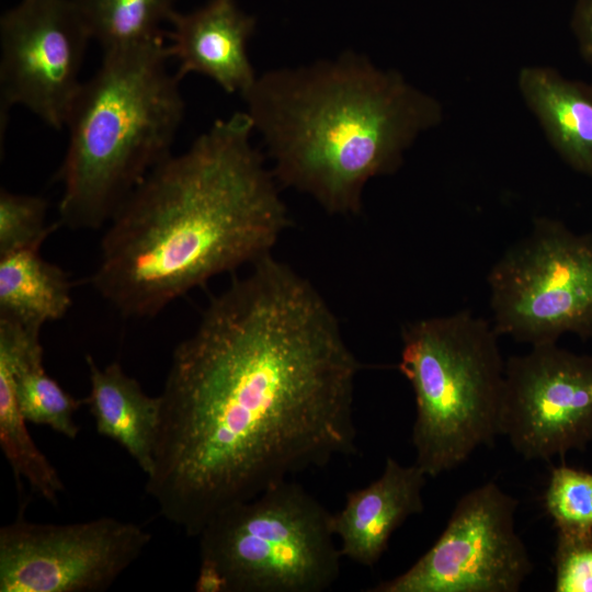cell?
I'll list each match as a JSON object with an SVG mask.
<instances>
[{
	"label": "cell",
	"mask_w": 592,
	"mask_h": 592,
	"mask_svg": "<svg viewBox=\"0 0 592 592\" xmlns=\"http://www.w3.org/2000/svg\"><path fill=\"white\" fill-rule=\"evenodd\" d=\"M554 563L556 592H592V532L558 533Z\"/></svg>",
	"instance_id": "7402d4cb"
},
{
	"label": "cell",
	"mask_w": 592,
	"mask_h": 592,
	"mask_svg": "<svg viewBox=\"0 0 592 592\" xmlns=\"http://www.w3.org/2000/svg\"><path fill=\"white\" fill-rule=\"evenodd\" d=\"M91 39L70 0H21L0 19L1 115L21 105L61 129Z\"/></svg>",
	"instance_id": "30bf717a"
},
{
	"label": "cell",
	"mask_w": 592,
	"mask_h": 592,
	"mask_svg": "<svg viewBox=\"0 0 592 592\" xmlns=\"http://www.w3.org/2000/svg\"><path fill=\"white\" fill-rule=\"evenodd\" d=\"M166 32L170 57L177 61V76L203 75L225 92L241 95L258 75L250 62L248 43L255 19L244 13L236 0H208L201 8L170 20Z\"/></svg>",
	"instance_id": "7c38bea8"
},
{
	"label": "cell",
	"mask_w": 592,
	"mask_h": 592,
	"mask_svg": "<svg viewBox=\"0 0 592 592\" xmlns=\"http://www.w3.org/2000/svg\"><path fill=\"white\" fill-rule=\"evenodd\" d=\"M246 112L170 155L107 223L91 277L126 318H152L210 278L271 254L289 225Z\"/></svg>",
	"instance_id": "7a4b0ae2"
},
{
	"label": "cell",
	"mask_w": 592,
	"mask_h": 592,
	"mask_svg": "<svg viewBox=\"0 0 592 592\" xmlns=\"http://www.w3.org/2000/svg\"><path fill=\"white\" fill-rule=\"evenodd\" d=\"M151 538L143 526L109 516L71 524L19 516L0 528V591H104Z\"/></svg>",
	"instance_id": "9c48e42d"
},
{
	"label": "cell",
	"mask_w": 592,
	"mask_h": 592,
	"mask_svg": "<svg viewBox=\"0 0 592 592\" xmlns=\"http://www.w3.org/2000/svg\"><path fill=\"white\" fill-rule=\"evenodd\" d=\"M174 348L145 490L197 537L224 509L356 451L361 363L328 303L271 254Z\"/></svg>",
	"instance_id": "6da1fadb"
},
{
	"label": "cell",
	"mask_w": 592,
	"mask_h": 592,
	"mask_svg": "<svg viewBox=\"0 0 592 592\" xmlns=\"http://www.w3.org/2000/svg\"><path fill=\"white\" fill-rule=\"evenodd\" d=\"M570 27L582 58L592 68V0H576Z\"/></svg>",
	"instance_id": "603a6c76"
},
{
	"label": "cell",
	"mask_w": 592,
	"mask_h": 592,
	"mask_svg": "<svg viewBox=\"0 0 592 592\" xmlns=\"http://www.w3.org/2000/svg\"><path fill=\"white\" fill-rule=\"evenodd\" d=\"M91 39L103 52L166 38L161 24L178 0H70Z\"/></svg>",
	"instance_id": "ac0fdd59"
},
{
	"label": "cell",
	"mask_w": 592,
	"mask_h": 592,
	"mask_svg": "<svg viewBox=\"0 0 592 592\" xmlns=\"http://www.w3.org/2000/svg\"><path fill=\"white\" fill-rule=\"evenodd\" d=\"M332 515L304 487L282 481L218 512L198 534L197 592H322L342 555Z\"/></svg>",
	"instance_id": "8992f818"
},
{
	"label": "cell",
	"mask_w": 592,
	"mask_h": 592,
	"mask_svg": "<svg viewBox=\"0 0 592 592\" xmlns=\"http://www.w3.org/2000/svg\"><path fill=\"white\" fill-rule=\"evenodd\" d=\"M426 474L417 464L403 466L388 457L379 478L350 491L343 508L332 515L340 553L355 563L372 567L383 556L394 532L423 511Z\"/></svg>",
	"instance_id": "4fadbf2b"
},
{
	"label": "cell",
	"mask_w": 592,
	"mask_h": 592,
	"mask_svg": "<svg viewBox=\"0 0 592 592\" xmlns=\"http://www.w3.org/2000/svg\"><path fill=\"white\" fill-rule=\"evenodd\" d=\"M39 248L0 257V317L37 328L64 318L71 306L69 276Z\"/></svg>",
	"instance_id": "e0dca14e"
},
{
	"label": "cell",
	"mask_w": 592,
	"mask_h": 592,
	"mask_svg": "<svg viewBox=\"0 0 592 592\" xmlns=\"http://www.w3.org/2000/svg\"><path fill=\"white\" fill-rule=\"evenodd\" d=\"M41 329L0 317V371L10 377L27 422L47 425L75 440L79 426L73 417L83 400L73 398L46 373Z\"/></svg>",
	"instance_id": "2e32d148"
},
{
	"label": "cell",
	"mask_w": 592,
	"mask_h": 592,
	"mask_svg": "<svg viewBox=\"0 0 592 592\" xmlns=\"http://www.w3.org/2000/svg\"><path fill=\"white\" fill-rule=\"evenodd\" d=\"M493 328L517 342L592 337V235L537 217L489 271Z\"/></svg>",
	"instance_id": "52a82bcc"
},
{
	"label": "cell",
	"mask_w": 592,
	"mask_h": 592,
	"mask_svg": "<svg viewBox=\"0 0 592 592\" xmlns=\"http://www.w3.org/2000/svg\"><path fill=\"white\" fill-rule=\"evenodd\" d=\"M498 337L468 310L403 326L398 368L413 389L414 464L426 476L456 468L499 434L505 362Z\"/></svg>",
	"instance_id": "5b68a950"
},
{
	"label": "cell",
	"mask_w": 592,
	"mask_h": 592,
	"mask_svg": "<svg viewBox=\"0 0 592 592\" xmlns=\"http://www.w3.org/2000/svg\"><path fill=\"white\" fill-rule=\"evenodd\" d=\"M86 363L90 392L83 402L89 406L98 433L119 444L148 476L160 424V397L148 396L118 362L101 368L87 355Z\"/></svg>",
	"instance_id": "9a60e30c"
},
{
	"label": "cell",
	"mask_w": 592,
	"mask_h": 592,
	"mask_svg": "<svg viewBox=\"0 0 592 592\" xmlns=\"http://www.w3.org/2000/svg\"><path fill=\"white\" fill-rule=\"evenodd\" d=\"M241 96L280 186L340 216H357L367 182L395 173L443 118L434 96L353 50L269 70Z\"/></svg>",
	"instance_id": "3957f363"
},
{
	"label": "cell",
	"mask_w": 592,
	"mask_h": 592,
	"mask_svg": "<svg viewBox=\"0 0 592 592\" xmlns=\"http://www.w3.org/2000/svg\"><path fill=\"white\" fill-rule=\"evenodd\" d=\"M499 434L525 459L548 460L592 441V356L556 343L505 362Z\"/></svg>",
	"instance_id": "8fae6325"
},
{
	"label": "cell",
	"mask_w": 592,
	"mask_h": 592,
	"mask_svg": "<svg viewBox=\"0 0 592 592\" xmlns=\"http://www.w3.org/2000/svg\"><path fill=\"white\" fill-rule=\"evenodd\" d=\"M517 500L487 482L464 494L408 570L367 592H516L533 570L515 531Z\"/></svg>",
	"instance_id": "ba28073f"
},
{
	"label": "cell",
	"mask_w": 592,
	"mask_h": 592,
	"mask_svg": "<svg viewBox=\"0 0 592 592\" xmlns=\"http://www.w3.org/2000/svg\"><path fill=\"white\" fill-rule=\"evenodd\" d=\"M47 201L41 196L0 191V257L41 247L56 225L46 224Z\"/></svg>",
	"instance_id": "44dd1931"
},
{
	"label": "cell",
	"mask_w": 592,
	"mask_h": 592,
	"mask_svg": "<svg viewBox=\"0 0 592 592\" xmlns=\"http://www.w3.org/2000/svg\"><path fill=\"white\" fill-rule=\"evenodd\" d=\"M22 415L10 377L0 371V445L16 485L27 482L45 501L57 505L64 482L33 441Z\"/></svg>",
	"instance_id": "d6986e66"
},
{
	"label": "cell",
	"mask_w": 592,
	"mask_h": 592,
	"mask_svg": "<svg viewBox=\"0 0 592 592\" xmlns=\"http://www.w3.org/2000/svg\"><path fill=\"white\" fill-rule=\"evenodd\" d=\"M517 87L554 150L573 170L592 177V82L527 66L519 73Z\"/></svg>",
	"instance_id": "5bb4252c"
},
{
	"label": "cell",
	"mask_w": 592,
	"mask_h": 592,
	"mask_svg": "<svg viewBox=\"0 0 592 592\" xmlns=\"http://www.w3.org/2000/svg\"><path fill=\"white\" fill-rule=\"evenodd\" d=\"M545 506L558 533L592 532V474L567 466L554 468Z\"/></svg>",
	"instance_id": "ffe728a7"
},
{
	"label": "cell",
	"mask_w": 592,
	"mask_h": 592,
	"mask_svg": "<svg viewBox=\"0 0 592 592\" xmlns=\"http://www.w3.org/2000/svg\"><path fill=\"white\" fill-rule=\"evenodd\" d=\"M166 39L103 52L96 72L81 83L66 121L69 140L58 171L65 226L107 224L171 155L185 105L181 79L168 67Z\"/></svg>",
	"instance_id": "277c9868"
}]
</instances>
